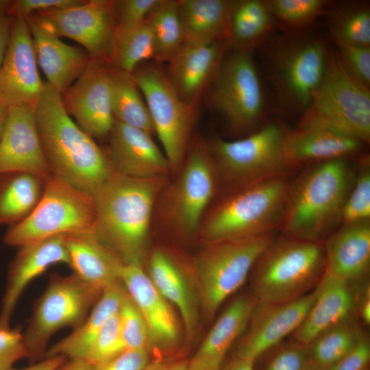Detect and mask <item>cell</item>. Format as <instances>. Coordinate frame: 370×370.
I'll use <instances>...</instances> for the list:
<instances>
[{"label": "cell", "mask_w": 370, "mask_h": 370, "mask_svg": "<svg viewBox=\"0 0 370 370\" xmlns=\"http://www.w3.org/2000/svg\"><path fill=\"white\" fill-rule=\"evenodd\" d=\"M10 262L0 310V328H9L12 316L23 292L36 278L51 266L69 265V258L63 236H54L18 247Z\"/></svg>", "instance_id": "obj_21"}, {"label": "cell", "mask_w": 370, "mask_h": 370, "mask_svg": "<svg viewBox=\"0 0 370 370\" xmlns=\"http://www.w3.org/2000/svg\"><path fill=\"white\" fill-rule=\"evenodd\" d=\"M325 15L329 37L336 47H370L369 3L361 1L332 3Z\"/></svg>", "instance_id": "obj_37"}, {"label": "cell", "mask_w": 370, "mask_h": 370, "mask_svg": "<svg viewBox=\"0 0 370 370\" xmlns=\"http://www.w3.org/2000/svg\"><path fill=\"white\" fill-rule=\"evenodd\" d=\"M57 370H94V365L82 359H67Z\"/></svg>", "instance_id": "obj_56"}, {"label": "cell", "mask_w": 370, "mask_h": 370, "mask_svg": "<svg viewBox=\"0 0 370 370\" xmlns=\"http://www.w3.org/2000/svg\"><path fill=\"white\" fill-rule=\"evenodd\" d=\"M119 314L121 335L125 349H145L149 352V334L147 324L127 291Z\"/></svg>", "instance_id": "obj_43"}, {"label": "cell", "mask_w": 370, "mask_h": 370, "mask_svg": "<svg viewBox=\"0 0 370 370\" xmlns=\"http://www.w3.org/2000/svg\"><path fill=\"white\" fill-rule=\"evenodd\" d=\"M356 162V179L344 206L341 225L370 221L369 156L361 154Z\"/></svg>", "instance_id": "obj_41"}, {"label": "cell", "mask_w": 370, "mask_h": 370, "mask_svg": "<svg viewBox=\"0 0 370 370\" xmlns=\"http://www.w3.org/2000/svg\"><path fill=\"white\" fill-rule=\"evenodd\" d=\"M147 18L153 34V59L168 62L184 44L177 0H159Z\"/></svg>", "instance_id": "obj_39"}, {"label": "cell", "mask_w": 370, "mask_h": 370, "mask_svg": "<svg viewBox=\"0 0 370 370\" xmlns=\"http://www.w3.org/2000/svg\"><path fill=\"white\" fill-rule=\"evenodd\" d=\"M24 172L44 180L51 175L42 148L34 108L14 106L0 138V174Z\"/></svg>", "instance_id": "obj_19"}, {"label": "cell", "mask_w": 370, "mask_h": 370, "mask_svg": "<svg viewBox=\"0 0 370 370\" xmlns=\"http://www.w3.org/2000/svg\"><path fill=\"white\" fill-rule=\"evenodd\" d=\"M63 106L77 125L93 139L109 136L114 119L111 104L110 64L92 59L61 95Z\"/></svg>", "instance_id": "obj_16"}, {"label": "cell", "mask_w": 370, "mask_h": 370, "mask_svg": "<svg viewBox=\"0 0 370 370\" xmlns=\"http://www.w3.org/2000/svg\"><path fill=\"white\" fill-rule=\"evenodd\" d=\"M206 243L195 260L201 305L208 319L249 276L256 260L277 235Z\"/></svg>", "instance_id": "obj_13"}, {"label": "cell", "mask_w": 370, "mask_h": 370, "mask_svg": "<svg viewBox=\"0 0 370 370\" xmlns=\"http://www.w3.org/2000/svg\"><path fill=\"white\" fill-rule=\"evenodd\" d=\"M207 90L210 104L234 132L251 134L265 123L263 75L252 53L229 50Z\"/></svg>", "instance_id": "obj_12"}, {"label": "cell", "mask_w": 370, "mask_h": 370, "mask_svg": "<svg viewBox=\"0 0 370 370\" xmlns=\"http://www.w3.org/2000/svg\"><path fill=\"white\" fill-rule=\"evenodd\" d=\"M220 370H254V361L235 356L230 362L223 364Z\"/></svg>", "instance_id": "obj_55"}, {"label": "cell", "mask_w": 370, "mask_h": 370, "mask_svg": "<svg viewBox=\"0 0 370 370\" xmlns=\"http://www.w3.org/2000/svg\"><path fill=\"white\" fill-rule=\"evenodd\" d=\"M111 104L114 120L156 135L146 101L131 73L110 65Z\"/></svg>", "instance_id": "obj_36"}, {"label": "cell", "mask_w": 370, "mask_h": 370, "mask_svg": "<svg viewBox=\"0 0 370 370\" xmlns=\"http://www.w3.org/2000/svg\"><path fill=\"white\" fill-rule=\"evenodd\" d=\"M61 95L45 84L34 108L43 153L51 175L92 195L114 171L106 151L66 112Z\"/></svg>", "instance_id": "obj_2"}, {"label": "cell", "mask_w": 370, "mask_h": 370, "mask_svg": "<svg viewBox=\"0 0 370 370\" xmlns=\"http://www.w3.org/2000/svg\"><path fill=\"white\" fill-rule=\"evenodd\" d=\"M149 360L147 349H126L94 366V370H144Z\"/></svg>", "instance_id": "obj_48"}, {"label": "cell", "mask_w": 370, "mask_h": 370, "mask_svg": "<svg viewBox=\"0 0 370 370\" xmlns=\"http://www.w3.org/2000/svg\"><path fill=\"white\" fill-rule=\"evenodd\" d=\"M259 49L264 76L278 108L301 118L323 77L329 50L326 42L309 30L282 32Z\"/></svg>", "instance_id": "obj_4"}, {"label": "cell", "mask_w": 370, "mask_h": 370, "mask_svg": "<svg viewBox=\"0 0 370 370\" xmlns=\"http://www.w3.org/2000/svg\"><path fill=\"white\" fill-rule=\"evenodd\" d=\"M291 180L281 177L222 195L206 210L198 234L206 243L250 239L277 232Z\"/></svg>", "instance_id": "obj_5"}, {"label": "cell", "mask_w": 370, "mask_h": 370, "mask_svg": "<svg viewBox=\"0 0 370 370\" xmlns=\"http://www.w3.org/2000/svg\"><path fill=\"white\" fill-rule=\"evenodd\" d=\"M106 151L114 171L135 178L168 177L171 173L164 152L145 131L114 120Z\"/></svg>", "instance_id": "obj_22"}, {"label": "cell", "mask_w": 370, "mask_h": 370, "mask_svg": "<svg viewBox=\"0 0 370 370\" xmlns=\"http://www.w3.org/2000/svg\"><path fill=\"white\" fill-rule=\"evenodd\" d=\"M159 0H120L114 3L115 25H134L145 21Z\"/></svg>", "instance_id": "obj_47"}, {"label": "cell", "mask_w": 370, "mask_h": 370, "mask_svg": "<svg viewBox=\"0 0 370 370\" xmlns=\"http://www.w3.org/2000/svg\"><path fill=\"white\" fill-rule=\"evenodd\" d=\"M148 275L161 295L177 309L187 336L192 337L198 324L197 306L180 265L165 250L156 249L149 257Z\"/></svg>", "instance_id": "obj_31"}, {"label": "cell", "mask_w": 370, "mask_h": 370, "mask_svg": "<svg viewBox=\"0 0 370 370\" xmlns=\"http://www.w3.org/2000/svg\"><path fill=\"white\" fill-rule=\"evenodd\" d=\"M229 51L225 40L207 44L184 43L167 62L166 75L180 98L196 105L207 91Z\"/></svg>", "instance_id": "obj_23"}, {"label": "cell", "mask_w": 370, "mask_h": 370, "mask_svg": "<svg viewBox=\"0 0 370 370\" xmlns=\"http://www.w3.org/2000/svg\"><path fill=\"white\" fill-rule=\"evenodd\" d=\"M299 123L317 125L370 140V89L343 68L336 51L329 49L325 71Z\"/></svg>", "instance_id": "obj_11"}, {"label": "cell", "mask_w": 370, "mask_h": 370, "mask_svg": "<svg viewBox=\"0 0 370 370\" xmlns=\"http://www.w3.org/2000/svg\"><path fill=\"white\" fill-rule=\"evenodd\" d=\"M356 314L330 327L308 345L310 361L330 368L348 353L364 335Z\"/></svg>", "instance_id": "obj_38"}, {"label": "cell", "mask_w": 370, "mask_h": 370, "mask_svg": "<svg viewBox=\"0 0 370 370\" xmlns=\"http://www.w3.org/2000/svg\"><path fill=\"white\" fill-rule=\"evenodd\" d=\"M279 29L266 0H230L229 50L253 53Z\"/></svg>", "instance_id": "obj_30"}, {"label": "cell", "mask_w": 370, "mask_h": 370, "mask_svg": "<svg viewBox=\"0 0 370 370\" xmlns=\"http://www.w3.org/2000/svg\"><path fill=\"white\" fill-rule=\"evenodd\" d=\"M354 162L338 159L307 166L291 182L280 234L323 243L341 225L356 175Z\"/></svg>", "instance_id": "obj_3"}, {"label": "cell", "mask_w": 370, "mask_h": 370, "mask_svg": "<svg viewBox=\"0 0 370 370\" xmlns=\"http://www.w3.org/2000/svg\"><path fill=\"white\" fill-rule=\"evenodd\" d=\"M126 350L121 338L119 311L103 324L92 343L85 360L95 366Z\"/></svg>", "instance_id": "obj_44"}, {"label": "cell", "mask_w": 370, "mask_h": 370, "mask_svg": "<svg viewBox=\"0 0 370 370\" xmlns=\"http://www.w3.org/2000/svg\"><path fill=\"white\" fill-rule=\"evenodd\" d=\"M316 288L289 302L257 301L247 326L238 338L236 356L254 361L262 353L293 334L312 306L317 295Z\"/></svg>", "instance_id": "obj_18"}, {"label": "cell", "mask_w": 370, "mask_h": 370, "mask_svg": "<svg viewBox=\"0 0 370 370\" xmlns=\"http://www.w3.org/2000/svg\"><path fill=\"white\" fill-rule=\"evenodd\" d=\"M12 22L5 15H0V66L3 60L10 38Z\"/></svg>", "instance_id": "obj_54"}, {"label": "cell", "mask_w": 370, "mask_h": 370, "mask_svg": "<svg viewBox=\"0 0 370 370\" xmlns=\"http://www.w3.org/2000/svg\"><path fill=\"white\" fill-rule=\"evenodd\" d=\"M103 291L74 273L50 276L23 333L32 364L45 358L49 341L57 331L66 327L74 330L84 323Z\"/></svg>", "instance_id": "obj_10"}, {"label": "cell", "mask_w": 370, "mask_h": 370, "mask_svg": "<svg viewBox=\"0 0 370 370\" xmlns=\"http://www.w3.org/2000/svg\"><path fill=\"white\" fill-rule=\"evenodd\" d=\"M367 282L365 286H360L356 308V316L360 323L367 325L370 323V293Z\"/></svg>", "instance_id": "obj_51"}, {"label": "cell", "mask_w": 370, "mask_h": 370, "mask_svg": "<svg viewBox=\"0 0 370 370\" xmlns=\"http://www.w3.org/2000/svg\"><path fill=\"white\" fill-rule=\"evenodd\" d=\"M125 293L123 283L105 289L84 323L48 348L45 357L62 356L66 359L84 360L103 324L119 310Z\"/></svg>", "instance_id": "obj_32"}, {"label": "cell", "mask_w": 370, "mask_h": 370, "mask_svg": "<svg viewBox=\"0 0 370 370\" xmlns=\"http://www.w3.org/2000/svg\"><path fill=\"white\" fill-rule=\"evenodd\" d=\"M336 47L339 60L347 73L370 89V47L341 45Z\"/></svg>", "instance_id": "obj_45"}, {"label": "cell", "mask_w": 370, "mask_h": 370, "mask_svg": "<svg viewBox=\"0 0 370 370\" xmlns=\"http://www.w3.org/2000/svg\"><path fill=\"white\" fill-rule=\"evenodd\" d=\"M12 1L0 0V15H8Z\"/></svg>", "instance_id": "obj_58"}, {"label": "cell", "mask_w": 370, "mask_h": 370, "mask_svg": "<svg viewBox=\"0 0 370 370\" xmlns=\"http://www.w3.org/2000/svg\"><path fill=\"white\" fill-rule=\"evenodd\" d=\"M150 58H154V43L147 18L134 25H115L108 60L111 66L132 73Z\"/></svg>", "instance_id": "obj_35"}, {"label": "cell", "mask_w": 370, "mask_h": 370, "mask_svg": "<svg viewBox=\"0 0 370 370\" xmlns=\"http://www.w3.org/2000/svg\"><path fill=\"white\" fill-rule=\"evenodd\" d=\"M366 145L352 136L312 124L299 123L294 129H286L284 138L285 156L293 169L356 158Z\"/></svg>", "instance_id": "obj_24"}, {"label": "cell", "mask_w": 370, "mask_h": 370, "mask_svg": "<svg viewBox=\"0 0 370 370\" xmlns=\"http://www.w3.org/2000/svg\"><path fill=\"white\" fill-rule=\"evenodd\" d=\"M168 177L135 178L114 172L92 194L93 233L125 264L143 265L153 208Z\"/></svg>", "instance_id": "obj_1"}, {"label": "cell", "mask_w": 370, "mask_h": 370, "mask_svg": "<svg viewBox=\"0 0 370 370\" xmlns=\"http://www.w3.org/2000/svg\"><path fill=\"white\" fill-rule=\"evenodd\" d=\"M27 357L21 330L0 328V370H8L17 361Z\"/></svg>", "instance_id": "obj_46"}, {"label": "cell", "mask_w": 370, "mask_h": 370, "mask_svg": "<svg viewBox=\"0 0 370 370\" xmlns=\"http://www.w3.org/2000/svg\"><path fill=\"white\" fill-rule=\"evenodd\" d=\"M8 108L0 103V138L4 127Z\"/></svg>", "instance_id": "obj_57"}, {"label": "cell", "mask_w": 370, "mask_h": 370, "mask_svg": "<svg viewBox=\"0 0 370 370\" xmlns=\"http://www.w3.org/2000/svg\"><path fill=\"white\" fill-rule=\"evenodd\" d=\"M122 283L147 324L149 349L166 353L178 344L180 330L170 304L152 283L143 265L125 264Z\"/></svg>", "instance_id": "obj_20"}, {"label": "cell", "mask_w": 370, "mask_h": 370, "mask_svg": "<svg viewBox=\"0 0 370 370\" xmlns=\"http://www.w3.org/2000/svg\"><path fill=\"white\" fill-rule=\"evenodd\" d=\"M95 218L92 194L51 175L45 180L36 207L23 220L9 226L3 241L19 247L54 236L93 232Z\"/></svg>", "instance_id": "obj_8"}, {"label": "cell", "mask_w": 370, "mask_h": 370, "mask_svg": "<svg viewBox=\"0 0 370 370\" xmlns=\"http://www.w3.org/2000/svg\"><path fill=\"white\" fill-rule=\"evenodd\" d=\"M25 19L32 35L37 62L47 83L62 95L81 75L91 58L86 51L62 42L34 14Z\"/></svg>", "instance_id": "obj_25"}, {"label": "cell", "mask_w": 370, "mask_h": 370, "mask_svg": "<svg viewBox=\"0 0 370 370\" xmlns=\"http://www.w3.org/2000/svg\"><path fill=\"white\" fill-rule=\"evenodd\" d=\"M184 43L225 40L230 0H177Z\"/></svg>", "instance_id": "obj_33"}, {"label": "cell", "mask_w": 370, "mask_h": 370, "mask_svg": "<svg viewBox=\"0 0 370 370\" xmlns=\"http://www.w3.org/2000/svg\"><path fill=\"white\" fill-rule=\"evenodd\" d=\"M82 0H16L12 1L8 15L25 18L38 11L71 7L81 3Z\"/></svg>", "instance_id": "obj_49"}, {"label": "cell", "mask_w": 370, "mask_h": 370, "mask_svg": "<svg viewBox=\"0 0 370 370\" xmlns=\"http://www.w3.org/2000/svg\"><path fill=\"white\" fill-rule=\"evenodd\" d=\"M306 370H329V369L315 365L310 361Z\"/></svg>", "instance_id": "obj_59"}, {"label": "cell", "mask_w": 370, "mask_h": 370, "mask_svg": "<svg viewBox=\"0 0 370 370\" xmlns=\"http://www.w3.org/2000/svg\"><path fill=\"white\" fill-rule=\"evenodd\" d=\"M370 360V342L364 334L355 346L329 370H367Z\"/></svg>", "instance_id": "obj_50"}, {"label": "cell", "mask_w": 370, "mask_h": 370, "mask_svg": "<svg viewBox=\"0 0 370 370\" xmlns=\"http://www.w3.org/2000/svg\"><path fill=\"white\" fill-rule=\"evenodd\" d=\"M325 271L323 243L277 234L252 267V295L260 303L292 301L314 291Z\"/></svg>", "instance_id": "obj_6"}, {"label": "cell", "mask_w": 370, "mask_h": 370, "mask_svg": "<svg viewBox=\"0 0 370 370\" xmlns=\"http://www.w3.org/2000/svg\"><path fill=\"white\" fill-rule=\"evenodd\" d=\"M188 366L184 360L156 358L149 360L144 370H187Z\"/></svg>", "instance_id": "obj_52"}, {"label": "cell", "mask_w": 370, "mask_h": 370, "mask_svg": "<svg viewBox=\"0 0 370 370\" xmlns=\"http://www.w3.org/2000/svg\"><path fill=\"white\" fill-rule=\"evenodd\" d=\"M323 245L326 272L350 283L365 280L370 264V221L341 225Z\"/></svg>", "instance_id": "obj_27"}, {"label": "cell", "mask_w": 370, "mask_h": 370, "mask_svg": "<svg viewBox=\"0 0 370 370\" xmlns=\"http://www.w3.org/2000/svg\"><path fill=\"white\" fill-rule=\"evenodd\" d=\"M45 182L28 173L0 174V225L11 226L26 218L38 203Z\"/></svg>", "instance_id": "obj_34"}, {"label": "cell", "mask_w": 370, "mask_h": 370, "mask_svg": "<svg viewBox=\"0 0 370 370\" xmlns=\"http://www.w3.org/2000/svg\"><path fill=\"white\" fill-rule=\"evenodd\" d=\"M112 0L83 1L63 8L38 11L34 14L58 37L74 40L92 59L108 62L115 27Z\"/></svg>", "instance_id": "obj_15"}, {"label": "cell", "mask_w": 370, "mask_h": 370, "mask_svg": "<svg viewBox=\"0 0 370 370\" xmlns=\"http://www.w3.org/2000/svg\"><path fill=\"white\" fill-rule=\"evenodd\" d=\"M358 283L343 281L325 271L316 288L315 299L293 332V340L309 345L323 331L356 314Z\"/></svg>", "instance_id": "obj_26"}, {"label": "cell", "mask_w": 370, "mask_h": 370, "mask_svg": "<svg viewBox=\"0 0 370 370\" xmlns=\"http://www.w3.org/2000/svg\"><path fill=\"white\" fill-rule=\"evenodd\" d=\"M256 303L253 295L236 298L214 323L189 364L200 370H220L227 352L244 333Z\"/></svg>", "instance_id": "obj_29"}, {"label": "cell", "mask_w": 370, "mask_h": 370, "mask_svg": "<svg viewBox=\"0 0 370 370\" xmlns=\"http://www.w3.org/2000/svg\"><path fill=\"white\" fill-rule=\"evenodd\" d=\"M187 370H200L199 369L189 364L188 362V368H187Z\"/></svg>", "instance_id": "obj_60"}, {"label": "cell", "mask_w": 370, "mask_h": 370, "mask_svg": "<svg viewBox=\"0 0 370 370\" xmlns=\"http://www.w3.org/2000/svg\"><path fill=\"white\" fill-rule=\"evenodd\" d=\"M66 360L62 356H47L27 367L20 369L11 368L8 370H57Z\"/></svg>", "instance_id": "obj_53"}, {"label": "cell", "mask_w": 370, "mask_h": 370, "mask_svg": "<svg viewBox=\"0 0 370 370\" xmlns=\"http://www.w3.org/2000/svg\"><path fill=\"white\" fill-rule=\"evenodd\" d=\"M176 180L160 193V219L175 232L192 236L219 189L218 177L208 144L190 140Z\"/></svg>", "instance_id": "obj_9"}, {"label": "cell", "mask_w": 370, "mask_h": 370, "mask_svg": "<svg viewBox=\"0 0 370 370\" xmlns=\"http://www.w3.org/2000/svg\"><path fill=\"white\" fill-rule=\"evenodd\" d=\"M266 1L278 28L286 32L309 30L332 4L326 0Z\"/></svg>", "instance_id": "obj_40"}, {"label": "cell", "mask_w": 370, "mask_h": 370, "mask_svg": "<svg viewBox=\"0 0 370 370\" xmlns=\"http://www.w3.org/2000/svg\"><path fill=\"white\" fill-rule=\"evenodd\" d=\"M255 360H260V370H306L310 362L309 345L294 340L282 341Z\"/></svg>", "instance_id": "obj_42"}, {"label": "cell", "mask_w": 370, "mask_h": 370, "mask_svg": "<svg viewBox=\"0 0 370 370\" xmlns=\"http://www.w3.org/2000/svg\"><path fill=\"white\" fill-rule=\"evenodd\" d=\"M131 74L146 101L171 172L177 173L191 140L197 106L180 98L165 71L158 65H140Z\"/></svg>", "instance_id": "obj_14"}, {"label": "cell", "mask_w": 370, "mask_h": 370, "mask_svg": "<svg viewBox=\"0 0 370 370\" xmlns=\"http://www.w3.org/2000/svg\"><path fill=\"white\" fill-rule=\"evenodd\" d=\"M8 46L0 66V103L35 108L45 84L37 67V58L28 24L14 18Z\"/></svg>", "instance_id": "obj_17"}, {"label": "cell", "mask_w": 370, "mask_h": 370, "mask_svg": "<svg viewBox=\"0 0 370 370\" xmlns=\"http://www.w3.org/2000/svg\"><path fill=\"white\" fill-rule=\"evenodd\" d=\"M286 128L278 121L265 122L247 136L208 144L223 195L278 177L293 170L284 151Z\"/></svg>", "instance_id": "obj_7"}, {"label": "cell", "mask_w": 370, "mask_h": 370, "mask_svg": "<svg viewBox=\"0 0 370 370\" xmlns=\"http://www.w3.org/2000/svg\"><path fill=\"white\" fill-rule=\"evenodd\" d=\"M73 273L101 290L122 284L125 264L93 232L63 236Z\"/></svg>", "instance_id": "obj_28"}]
</instances>
